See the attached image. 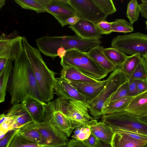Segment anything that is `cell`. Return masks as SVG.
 I'll list each match as a JSON object with an SVG mask.
<instances>
[{"instance_id": "4316f807", "label": "cell", "mask_w": 147, "mask_h": 147, "mask_svg": "<svg viewBox=\"0 0 147 147\" xmlns=\"http://www.w3.org/2000/svg\"><path fill=\"white\" fill-rule=\"evenodd\" d=\"M13 67L12 62L8 60L6 66L0 73V102L5 100L7 85L11 72Z\"/></svg>"}, {"instance_id": "6da1fadb", "label": "cell", "mask_w": 147, "mask_h": 147, "mask_svg": "<svg viewBox=\"0 0 147 147\" xmlns=\"http://www.w3.org/2000/svg\"><path fill=\"white\" fill-rule=\"evenodd\" d=\"M7 91L11 96L10 103L12 105L22 102L29 95L43 101L30 64L24 49L14 61Z\"/></svg>"}, {"instance_id": "4fadbf2b", "label": "cell", "mask_w": 147, "mask_h": 147, "mask_svg": "<svg viewBox=\"0 0 147 147\" xmlns=\"http://www.w3.org/2000/svg\"><path fill=\"white\" fill-rule=\"evenodd\" d=\"M45 120L54 124L67 138L74 129L70 119L62 112L55 110L48 102L46 106Z\"/></svg>"}, {"instance_id": "44dd1931", "label": "cell", "mask_w": 147, "mask_h": 147, "mask_svg": "<svg viewBox=\"0 0 147 147\" xmlns=\"http://www.w3.org/2000/svg\"><path fill=\"white\" fill-rule=\"evenodd\" d=\"M38 123L34 120L31 121L20 127L16 131L20 135L28 140L45 145L38 130Z\"/></svg>"}, {"instance_id": "30bf717a", "label": "cell", "mask_w": 147, "mask_h": 147, "mask_svg": "<svg viewBox=\"0 0 147 147\" xmlns=\"http://www.w3.org/2000/svg\"><path fill=\"white\" fill-rule=\"evenodd\" d=\"M38 127L45 144L55 147H66L68 139L54 124L45 120L38 122Z\"/></svg>"}, {"instance_id": "d4e9b609", "label": "cell", "mask_w": 147, "mask_h": 147, "mask_svg": "<svg viewBox=\"0 0 147 147\" xmlns=\"http://www.w3.org/2000/svg\"><path fill=\"white\" fill-rule=\"evenodd\" d=\"M135 96H129L114 101H110L102 109L103 116L106 114L125 111Z\"/></svg>"}, {"instance_id": "d590c367", "label": "cell", "mask_w": 147, "mask_h": 147, "mask_svg": "<svg viewBox=\"0 0 147 147\" xmlns=\"http://www.w3.org/2000/svg\"><path fill=\"white\" fill-rule=\"evenodd\" d=\"M128 81L121 85L111 97L110 101L129 96Z\"/></svg>"}, {"instance_id": "9f6ffc18", "label": "cell", "mask_w": 147, "mask_h": 147, "mask_svg": "<svg viewBox=\"0 0 147 147\" xmlns=\"http://www.w3.org/2000/svg\"><path fill=\"white\" fill-rule=\"evenodd\" d=\"M43 147H55L52 146H45Z\"/></svg>"}, {"instance_id": "52a82bcc", "label": "cell", "mask_w": 147, "mask_h": 147, "mask_svg": "<svg viewBox=\"0 0 147 147\" xmlns=\"http://www.w3.org/2000/svg\"><path fill=\"white\" fill-rule=\"evenodd\" d=\"M101 119L113 130L126 129L147 135V123L125 111L105 115Z\"/></svg>"}, {"instance_id": "d6a6232c", "label": "cell", "mask_w": 147, "mask_h": 147, "mask_svg": "<svg viewBox=\"0 0 147 147\" xmlns=\"http://www.w3.org/2000/svg\"><path fill=\"white\" fill-rule=\"evenodd\" d=\"M93 1L98 8L108 16L116 11V9L112 0H93Z\"/></svg>"}, {"instance_id": "bcb514c9", "label": "cell", "mask_w": 147, "mask_h": 147, "mask_svg": "<svg viewBox=\"0 0 147 147\" xmlns=\"http://www.w3.org/2000/svg\"><path fill=\"white\" fill-rule=\"evenodd\" d=\"M8 60L6 58H0V73L6 66Z\"/></svg>"}, {"instance_id": "ee69618b", "label": "cell", "mask_w": 147, "mask_h": 147, "mask_svg": "<svg viewBox=\"0 0 147 147\" xmlns=\"http://www.w3.org/2000/svg\"><path fill=\"white\" fill-rule=\"evenodd\" d=\"M80 18L77 15L71 16L66 20L67 25H74L78 23L80 19Z\"/></svg>"}, {"instance_id": "836d02e7", "label": "cell", "mask_w": 147, "mask_h": 147, "mask_svg": "<svg viewBox=\"0 0 147 147\" xmlns=\"http://www.w3.org/2000/svg\"><path fill=\"white\" fill-rule=\"evenodd\" d=\"M91 133L87 123L75 128L71 137L72 139L82 141L87 139Z\"/></svg>"}, {"instance_id": "74e56055", "label": "cell", "mask_w": 147, "mask_h": 147, "mask_svg": "<svg viewBox=\"0 0 147 147\" xmlns=\"http://www.w3.org/2000/svg\"><path fill=\"white\" fill-rule=\"evenodd\" d=\"M114 132H120L135 139L147 141V135L136 132L123 129H118L113 130Z\"/></svg>"}, {"instance_id": "11a10c76", "label": "cell", "mask_w": 147, "mask_h": 147, "mask_svg": "<svg viewBox=\"0 0 147 147\" xmlns=\"http://www.w3.org/2000/svg\"><path fill=\"white\" fill-rule=\"evenodd\" d=\"M145 24H146V28L147 30V20H146V21H145Z\"/></svg>"}, {"instance_id": "9c48e42d", "label": "cell", "mask_w": 147, "mask_h": 147, "mask_svg": "<svg viewBox=\"0 0 147 147\" xmlns=\"http://www.w3.org/2000/svg\"><path fill=\"white\" fill-rule=\"evenodd\" d=\"M24 48L22 37L2 34L0 36V58L15 61L20 55Z\"/></svg>"}, {"instance_id": "ba28073f", "label": "cell", "mask_w": 147, "mask_h": 147, "mask_svg": "<svg viewBox=\"0 0 147 147\" xmlns=\"http://www.w3.org/2000/svg\"><path fill=\"white\" fill-rule=\"evenodd\" d=\"M69 2L80 18L94 24L106 20L108 16L98 8L93 0H69Z\"/></svg>"}, {"instance_id": "f5cc1de1", "label": "cell", "mask_w": 147, "mask_h": 147, "mask_svg": "<svg viewBox=\"0 0 147 147\" xmlns=\"http://www.w3.org/2000/svg\"><path fill=\"white\" fill-rule=\"evenodd\" d=\"M6 1L5 0H0V8H1L5 4Z\"/></svg>"}, {"instance_id": "7dc6e473", "label": "cell", "mask_w": 147, "mask_h": 147, "mask_svg": "<svg viewBox=\"0 0 147 147\" xmlns=\"http://www.w3.org/2000/svg\"><path fill=\"white\" fill-rule=\"evenodd\" d=\"M140 8L141 16L147 19V7L140 5Z\"/></svg>"}, {"instance_id": "cb8c5ba5", "label": "cell", "mask_w": 147, "mask_h": 147, "mask_svg": "<svg viewBox=\"0 0 147 147\" xmlns=\"http://www.w3.org/2000/svg\"><path fill=\"white\" fill-rule=\"evenodd\" d=\"M147 141L134 139L124 134L115 132L113 136L112 147H142Z\"/></svg>"}, {"instance_id": "8d00e7d4", "label": "cell", "mask_w": 147, "mask_h": 147, "mask_svg": "<svg viewBox=\"0 0 147 147\" xmlns=\"http://www.w3.org/2000/svg\"><path fill=\"white\" fill-rule=\"evenodd\" d=\"M112 22H109L106 20H104L95 24V26L97 30L101 34H108L112 32Z\"/></svg>"}, {"instance_id": "d6986e66", "label": "cell", "mask_w": 147, "mask_h": 147, "mask_svg": "<svg viewBox=\"0 0 147 147\" xmlns=\"http://www.w3.org/2000/svg\"><path fill=\"white\" fill-rule=\"evenodd\" d=\"M6 114L13 121L14 130H16L24 124L33 120L22 102L12 105Z\"/></svg>"}, {"instance_id": "b9f144b4", "label": "cell", "mask_w": 147, "mask_h": 147, "mask_svg": "<svg viewBox=\"0 0 147 147\" xmlns=\"http://www.w3.org/2000/svg\"><path fill=\"white\" fill-rule=\"evenodd\" d=\"M66 147H88L82 141L72 139L67 143Z\"/></svg>"}, {"instance_id": "c3c4849f", "label": "cell", "mask_w": 147, "mask_h": 147, "mask_svg": "<svg viewBox=\"0 0 147 147\" xmlns=\"http://www.w3.org/2000/svg\"><path fill=\"white\" fill-rule=\"evenodd\" d=\"M97 147H112L111 144L106 143L98 140Z\"/></svg>"}, {"instance_id": "2e32d148", "label": "cell", "mask_w": 147, "mask_h": 147, "mask_svg": "<svg viewBox=\"0 0 147 147\" xmlns=\"http://www.w3.org/2000/svg\"><path fill=\"white\" fill-rule=\"evenodd\" d=\"M22 103L33 120L38 122L44 121L47 104L45 102L29 95Z\"/></svg>"}, {"instance_id": "816d5d0a", "label": "cell", "mask_w": 147, "mask_h": 147, "mask_svg": "<svg viewBox=\"0 0 147 147\" xmlns=\"http://www.w3.org/2000/svg\"><path fill=\"white\" fill-rule=\"evenodd\" d=\"M138 118L141 120L147 123V115Z\"/></svg>"}, {"instance_id": "60d3db41", "label": "cell", "mask_w": 147, "mask_h": 147, "mask_svg": "<svg viewBox=\"0 0 147 147\" xmlns=\"http://www.w3.org/2000/svg\"><path fill=\"white\" fill-rule=\"evenodd\" d=\"M16 130H11L8 131L0 140V147H6L8 142Z\"/></svg>"}, {"instance_id": "5bb4252c", "label": "cell", "mask_w": 147, "mask_h": 147, "mask_svg": "<svg viewBox=\"0 0 147 147\" xmlns=\"http://www.w3.org/2000/svg\"><path fill=\"white\" fill-rule=\"evenodd\" d=\"M53 90L54 93L59 98L67 100L86 102L83 95L67 81L61 77L56 78Z\"/></svg>"}, {"instance_id": "9a60e30c", "label": "cell", "mask_w": 147, "mask_h": 147, "mask_svg": "<svg viewBox=\"0 0 147 147\" xmlns=\"http://www.w3.org/2000/svg\"><path fill=\"white\" fill-rule=\"evenodd\" d=\"M69 28L82 39L89 41H98L102 38L101 34L96 28L95 24L80 18L79 22Z\"/></svg>"}, {"instance_id": "db71d44e", "label": "cell", "mask_w": 147, "mask_h": 147, "mask_svg": "<svg viewBox=\"0 0 147 147\" xmlns=\"http://www.w3.org/2000/svg\"><path fill=\"white\" fill-rule=\"evenodd\" d=\"M142 147H147V142Z\"/></svg>"}, {"instance_id": "f1b7e54d", "label": "cell", "mask_w": 147, "mask_h": 147, "mask_svg": "<svg viewBox=\"0 0 147 147\" xmlns=\"http://www.w3.org/2000/svg\"><path fill=\"white\" fill-rule=\"evenodd\" d=\"M103 52L109 61L117 67L121 66L128 57L117 49L112 47L104 48Z\"/></svg>"}, {"instance_id": "f546056e", "label": "cell", "mask_w": 147, "mask_h": 147, "mask_svg": "<svg viewBox=\"0 0 147 147\" xmlns=\"http://www.w3.org/2000/svg\"><path fill=\"white\" fill-rule=\"evenodd\" d=\"M142 57L138 54L128 56L119 68L128 77H130L136 68L141 61Z\"/></svg>"}, {"instance_id": "277c9868", "label": "cell", "mask_w": 147, "mask_h": 147, "mask_svg": "<svg viewBox=\"0 0 147 147\" xmlns=\"http://www.w3.org/2000/svg\"><path fill=\"white\" fill-rule=\"evenodd\" d=\"M107 80L104 88L94 99L87 103L91 115L95 119L103 116L102 109L110 101L112 96L122 84L129 80L127 76L119 67Z\"/></svg>"}, {"instance_id": "603a6c76", "label": "cell", "mask_w": 147, "mask_h": 147, "mask_svg": "<svg viewBox=\"0 0 147 147\" xmlns=\"http://www.w3.org/2000/svg\"><path fill=\"white\" fill-rule=\"evenodd\" d=\"M63 67L61 71V77L67 81L94 83L100 81L86 76L73 67Z\"/></svg>"}, {"instance_id": "f35d334b", "label": "cell", "mask_w": 147, "mask_h": 147, "mask_svg": "<svg viewBox=\"0 0 147 147\" xmlns=\"http://www.w3.org/2000/svg\"><path fill=\"white\" fill-rule=\"evenodd\" d=\"M138 80H129L128 81L129 96H135L139 94L137 87Z\"/></svg>"}, {"instance_id": "ffe728a7", "label": "cell", "mask_w": 147, "mask_h": 147, "mask_svg": "<svg viewBox=\"0 0 147 147\" xmlns=\"http://www.w3.org/2000/svg\"><path fill=\"white\" fill-rule=\"evenodd\" d=\"M125 111L140 118L147 115V90L135 96Z\"/></svg>"}, {"instance_id": "83f0119b", "label": "cell", "mask_w": 147, "mask_h": 147, "mask_svg": "<svg viewBox=\"0 0 147 147\" xmlns=\"http://www.w3.org/2000/svg\"><path fill=\"white\" fill-rule=\"evenodd\" d=\"M47 146H49L38 144L28 140L16 131L10 138L6 147H43Z\"/></svg>"}, {"instance_id": "8992f818", "label": "cell", "mask_w": 147, "mask_h": 147, "mask_svg": "<svg viewBox=\"0 0 147 147\" xmlns=\"http://www.w3.org/2000/svg\"><path fill=\"white\" fill-rule=\"evenodd\" d=\"M112 47L126 55L147 54V34L140 32L119 35L111 41Z\"/></svg>"}, {"instance_id": "f907efd6", "label": "cell", "mask_w": 147, "mask_h": 147, "mask_svg": "<svg viewBox=\"0 0 147 147\" xmlns=\"http://www.w3.org/2000/svg\"><path fill=\"white\" fill-rule=\"evenodd\" d=\"M145 63L146 67L147 69V54L142 56Z\"/></svg>"}, {"instance_id": "5b68a950", "label": "cell", "mask_w": 147, "mask_h": 147, "mask_svg": "<svg viewBox=\"0 0 147 147\" xmlns=\"http://www.w3.org/2000/svg\"><path fill=\"white\" fill-rule=\"evenodd\" d=\"M60 63L63 67H73L86 76L98 80L105 78L109 73L85 53L77 50L67 51L65 56L61 59Z\"/></svg>"}, {"instance_id": "8fae6325", "label": "cell", "mask_w": 147, "mask_h": 147, "mask_svg": "<svg viewBox=\"0 0 147 147\" xmlns=\"http://www.w3.org/2000/svg\"><path fill=\"white\" fill-rule=\"evenodd\" d=\"M69 101L68 109L65 115L70 120L74 129L93 119L88 113L87 102L79 100Z\"/></svg>"}, {"instance_id": "e575fe53", "label": "cell", "mask_w": 147, "mask_h": 147, "mask_svg": "<svg viewBox=\"0 0 147 147\" xmlns=\"http://www.w3.org/2000/svg\"><path fill=\"white\" fill-rule=\"evenodd\" d=\"M129 79L147 80V69L142 57L141 61L138 64Z\"/></svg>"}, {"instance_id": "e0dca14e", "label": "cell", "mask_w": 147, "mask_h": 147, "mask_svg": "<svg viewBox=\"0 0 147 147\" xmlns=\"http://www.w3.org/2000/svg\"><path fill=\"white\" fill-rule=\"evenodd\" d=\"M85 98L87 103L96 98L105 85L107 80L94 83L68 82Z\"/></svg>"}, {"instance_id": "ac0fdd59", "label": "cell", "mask_w": 147, "mask_h": 147, "mask_svg": "<svg viewBox=\"0 0 147 147\" xmlns=\"http://www.w3.org/2000/svg\"><path fill=\"white\" fill-rule=\"evenodd\" d=\"M87 124L91 133L98 140L111 144L114 132L109 125L103 121L98 122L95 119L90 120Z\"/></svg>"}, {"instance_id": "7bdbcfd3", "label": "cell", "mask_w": 147, "mask_h": 147, "mask_svg": "<svg viewBox=\"0 0 147 147\" xmlns=\"http://www.w3.org/2000/svg\"><path fill=\"white\" fill-rule=\"evenodd\" d=\"M137 87L139 94L147 90V80H138Z\"/></svg>"}, {"instance_id": "7c38bea8", "label": "cell", "mask_w": 147, "mask_h": 147, "mask_svg": "<svg viewBox=\"0 0 147 147\" xmlns=\"http://www.w3.org/2000/svg\"><path fill=\"white\" fill-rule=\"evenodd\" d=\"M46 11L57 20L62 27L67 25V19L77 15L69 0H49L47 5Z\"/></svg>"}, {"instance_id": "681fc988", "label": "cell", "mask_w": 147, "mask_h": 147, "mask_svg": "<svg viewBox=\"0 0 147 147\" xmlns=\"http://www.w3.org/2000/svg\"><path fill=\"white\" fill-rule=\"evenodd\" d=\"M140 5L141 6L147 7V0H142Z\"/></svg>"}, {"instance_id": "f6af8a7d", "label": "cell", "mask_w": 147, "mask_h": 147, "mask_svg": "<svg viewBox=\"0 0 147 147\" xmlns=\"http://www.w3.org/2000/svg\"><path fill=\"white\" fill-rule=\"evenodd\" d=\"M67 52L66 50L63 47L59 48L57 51V56H59V57L61 59L65 56Z\"/></svg>"}, {"instance_id": "4dcf8cb0", "label": "cell", "mask_w": 147, "mask_h": 147, "mask_svg": "<svg viewBox=\"0 0 147 147\" xmlns=\"http://www.w3.org/2000/svg\"><path fill=\"white\" fill-rule=\"evenodd\" d=\"M111 27L112 32L124 33L132 32L134 30L133 24L122 19H117L112 22Z\"/></svg>"}, {"instance_id": "484cf974", "label": "cell", "mask_w": 147, "mask_h": 147, "mask_svg": "<svg viewBox=\"0 0 147 147\" xmlns=\"http://www.w3.org/2000/svg\"><path fill=\"white\" fill-rule=\"evenodd\" d=\"M49 0H15L14 2L23 9L34 11L38 13L47 12Z\"/></svg>"}, {"instance_id": "3957f363", "label": "cell", "mask_w": 147, "mask_h": 147, "mask_svg": "<svg viewBox=\"0 0 147 147\" xmlns=\"http://www.w3.org/2000/svg\"><path fill=\"white\" fill-rule=\"evenodd\" d=\"M38 49L45 55L52 58L57 56V51L61 47L67 51L76 49L86 53L90 49L100 45V40L89 41L84 40L76 34L64 36H46L36 39Z\"/></svg>"}, {"instance_id": "1f68e13d", "label": "cell", "mask_w": 147, "mask_h": 147, "mask_svg": "<svg viewBox=\"0 0 147 147\" xmlns=\"http://www.w3.org/2000/svg\"><path fill=\"white\" fill-rule=\"evenodd\" d=\"M140 13V5L137 1H130L127 4L126 15L131 24H133L138 20Z\"/></svg>"}, {"instance_id": "ab89813d", "label": "cell", "mask_w": 147, "mask_h": 147, "mask_svg": "<svg viewBox=\"0 0 147 147\" xmlns=\"http://www.w3.org/2000/svg\"><path fill=\"white\" fill-rule=\"evenodd\" d=\"M82 142L88 147H97L98 139L91 133L87 139Z\"/></svg>"}, {"instance_id": "7a4b0ae2", "label": "cell", "mask_w": 147, "mask_h": 147, "mask_svg": "<svg viewBox=\"0 0 147 147\" xmlns=\"http://www.w3.org/2000/svg\"><path fill=\"white\" fill-rule=\"evenodd\" d=\"M24 50L30 64L43 101L53 99L55 73L48 67L39 50L32 46L25 37H22Z\"/></svg>"}, {"instance_id": "7402d4cb", "label": "cell", "mask_w": 147, "mask_h": 147, "mask_svg": "<svg viewBox=\"0 0 147 147\" xmlns=\"http://www.w3.org/2000/svg\"><path fill=\"white\" fill-rule=\"evenodd\" d=\"M104 48L100 45L90 49L85 53L108 73L114 71L117 67L111 63L103 52Z\"/></svg>"}]
</instances>
